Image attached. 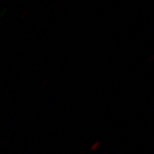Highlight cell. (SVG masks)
<instances>
[{
    "mask_svg": "<svg viewBox=\"0 0 154 154\" xmlns=\"http://www.w3.org/2000/svg\"><path fill=\"white\" fill-rule=\"evenodd\" d=\"M0 26H1V24H0Z\"/></svg>",
    "mask_w": 154,
    "mask_h": 154,
    "instance_id": "1",
    "label": "cell"
}]
</instances>
